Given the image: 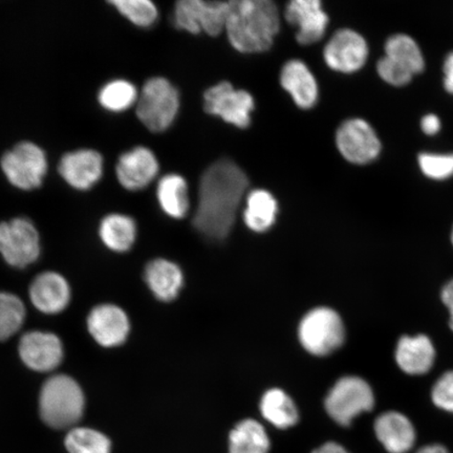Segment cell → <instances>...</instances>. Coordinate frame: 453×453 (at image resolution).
Here are the masks:
<instances>
[{
	"label": "cell",
	"mask_w": 453,
	"mask_h": 453,
	"mask_svg": "<svg viewBox=\"0 0 453 453\" xmlns=\"http://www.w3.org/2000/svg\"><path fill=\"white\" fill-rule=\"evenodd\" d=\"M249 187V179L234 162L219 160L203 173L195 228L211 241H223L234 228L236 213Z\"/></svg>",
	"instance_id": "cell-1"
},
{
	"label": "cell",
	"mask_w": 453,
	"mask_h": 453,
	"mask_svg": "<svg viewBox=\"0 0 453 453\" xmlns=\"http://www.w3.org/2000/svg\"><path fill=\"white\" fill-rule=\"evenodd\" d=\"M280 28L279 8L271 0H231L225 31L237 52H267Z\"/></svg>",
	"instance_id": "cell-2"
},
{
	"label": "cell",
	"mask_w": 453,
	"mask_h": 453,
	"mask_svg": "<svg viewBox=\"0 0 453 453\" xmlns=\"http://www.w3.org/2000/svg\"><path fill=\"white\" fill-rule=\"evenodd\" d=\"M85 398L81 385L66 375H56L45 381L39 395V411L50 427L65 429L81 420Z\"/></svg>",
	"instance_id": "cell-3"
},
{
	"label": "cell",
	"mask_w": 453,
	"mask_h": 453,
	"mask_svg": "<svg viewBox=\"0 0 453 453\" xmlns=\"http://www.w3.org/2000/svg\"><path fill=\"white\" fill-rule=\"evenodd\" d=\"M180 110L178 89L167 79H150L137 101V116L152 133L165 132L175 120Z\"/></svg>",
	"instance_id": "cell-4"
},
{
	"label": "cell",
	"mask_w": 453,
	"mask_h": 453,
	"mask_svg": "<svg viewBox=\"0 0 453 453\" xmlns=\"http://www.w3.org/2000/svg\"><path fill=\"white\" fill-rule=\"evenodd\" d=\"M298 337L310 354L330 355L344 342L345 330L342 317L330 308L311 310L300 322Z\"/></svg>",
	"instance_id": "cell-5"
},
{
	"label": "cell",
	"mask_w": 453,
	"mask_h": 453,
	"mask_svg": "<svg viewBox=\"0 0 453 453\" xmlns=\"http://www.w3.org/2000/svg\"><path fill=\"white\" fill-rule=\"evenodd\" d=\"M375 405L372 389L365 379L343 377L334 385L326 399V410L342 426H349L362 412L371 411Z\"/></svg>",
	"instance_id": "cell-6"
},
{
	"label": "cell",
	"mask_w": 453,
	"mask_h": 453,
	"mask_svg": "<svg viewBox=\"0 0 453 453\" xmlns=\"http://www.w3.org/2000/svg\"><path fill=\"white\" fill-rule=\"evenodd\" d=\"M3 173L16 188L33 190L41 187L48 172V158L41 147L21 142L2 157Z\"/></svg>",
	"instance_id": "cell-7"
},
{
	"label": "cell",
	"mask_w": 453,
	"mask_h": 453,
	"mask_svg": "<svg viewBox=\"0 0 453 453\" xmlns=\"http://www.w3.org/2000/svg\"><path fill=\"white\" fill-rule=\"evenodd\" d=\"M230 2L180 0L173 11V25L190 34L206 33L217 37L225 31Z\"/></svg>",
	"instance_id": "cell-8"
},
{
	"label": "cell",
	"mask_w": 453,
	"mask_h": 453,
	"mask_svg": "<svg viewBox=\"0 0 453 453\" xmlns=\"http://www.w3.org/2000/svg\"><path fill=\"white\" fill-rule=\"evenodd\" d=\"M0 254L10 265L26 268L41 255V239L30 219L17 218L0 223Z\"/></svg>",
	"instance_id": "cell-9"
},
{
	"label": "cell",
	"mask_w": 453,
	"mask_h": 453,
	"mask_svg": "<svg viewBox=\"0 0 453 453\" xmlns=\"http://www.w3.org/2000/svg\"><path fill=\"white\" fill-rule=\"evenodd\" d=\"M254 107L252 95L234 88L230 82H219L203 94V110L209 115L242 129L250 126Z\"/></svg>",
	"instance_id": "cell-10"
},
{
	"label": "cell",
	"mask_w": 453,
	"mask_h": 453,
	"mask_svg": "<svg viewBox=\"0 0 453 453\" xmlns=\"http://www.w3.org/2000/svg\"><path fill=\"white\" fill-rule=\"evenodd\" d=\"M336 145L342 156L355 165H366L380 156L382 144L375 129L364 119H349L339 127Z\"/></svg>",
	"instance_id": "cell-11"
},
{
	"label": "cell",
	"mask_w": 453,
	"mask_h": 453,
	"mask_svg": "<svg viewBox=\"0 0 453 453\" xmlns=\"http://www.w3.org/2000/svg\"><path fill=\"white\" fill-rule=\"evenodd\" d=\"M370 48L365 38L352 28H342L334 33L324 50V59L331 70L353 73L366 64Z\"/></svg>",
	"instance_id": "cell-12"
},
{
	"label": "cell",
	"mask_w": 453,
	"mask_h": 453,
	"mask_svg": "<svg viewBox=\"0 0 453 453\" xmlns=\"http://www.w3.org/2000/svg\"><path fill=\"white\" fill-rule=\"evenodd\" d=\"M19 356L32 371L49 372L55 370L64 360L65 349L61 340L53 333L31 331L19 342Z\"/></svg>",
	"instance_id": "cell-13"
},
{
	"label": "cell",
	"mask_w": 453,
	"mask_h": 453,
	"mask_svg": "<svg viewBox=\"0 0 453 453\" xmlns=\"http://www.w3.org/2000/svg\"><path fill=\"white\" fill-rule=\"evenodd\" d=\"M285 17L288 24L297 27L300 44L319 42L326 35L328 16L319 0H293L287 4Z\"/></svg>",
	"instance_id": "cell-14"
},
{
	"label": "cell",
	"mask_w": 453,
	"mask_h": 453,
	"mask_svg": "<svg viewBox=\"0 0 453 453\" xmlns=\"http://www.w3.org/2000/svg\"><path fill=\"white\" fill-rule=\"evenodd\" d=\"M88 328L96 342L104 348L119 347L126 342L130 325L128 317L115 304H100L90 311Z\"/></svg>",
	"instance_id": "cell-15"
},
{
	"label": "cell",
	"mask_w": 453,
	"mask_h": 453,
	"mask_svg": "<svg viewBox=\"0 0 453 453\" xmlns=\"http://www.w3.org/2000/svg\"><path fill=\"white\" fill-rule=\"evenodd\" d=\"M157 158L146 147L139 146L119 157L116 173L119 183L130 191L146 188L158 173Z\"/></svg>",
	"instance_id": "cell-16"
},
{
	"label": "cell",
	"mask_w": 453,
	"mask_h": 453,
	"mask_svg": "<svg viewBox=\"0 0 453 453\" xmlns=\"http://www.w3.org/2000/svg\"><path fill=\"white\" fill-rule=\"evenodd\" d=\"M58 172L73 188L88 190L104 174V157L93 150L67 152L61 158Z\"/></svg>",
	"instance_id": "cell-17"
},
{
	"label": "cell",
	"mask_w": 453,
	"mask_h": 453,
	"mask_svg": "<svg viewBox=\"0 0 453 453\" xmlns=\"http://www.w3.org/2000/svg\"><path fill=\"white\" fill-rule=\"evenodd\" d=\"M71 288L64 276L56 272L39 274L30 287L34 307L48 315L59 314L71 302Z\"/></svg>",
	"instance_id": "cell-18"
},
{
	"label": "cell",
	"mask_w": 453,
	"mask_h": 453,
	"mask_svg": "<svg viewBox=\"0 0 453 453\" xmlns=\"http://www.w3.org/2000/svg\"><path fill=\"white\" fill-rule=\"evenodd\" d=\"M280 84L302 110H311L319 97V83L304 62L290 60L283 65Z\"/></svg>",
	"instance_id": "cell-19"
},
{
	"label": "cell",
	"mask_w": 453,
	"mask_h": 453,
	"mask_svg": "<svg viewBox=\"0 0 453 453\" xmlns=\"http://www.w3.org/2000/svg\"><path fill=\"white\" fill-rule=\"evenodd\" d=\"M395 356L402 371L412 376L424 375L432 370L435 349L427 336H403L396 344Z\"/></svg>",
	"instance_id": "cell-20"
},
{
	"label": "cell",
	"mask_w": 453,
	"mask_h": 453,
	"mask_svg": "<svg viewBox=\"0 0 453 453\" xmlns=\"http://www.w3.org/2000/svg\"><path fill=\"white\" fill-rule=\"evenodd\" d=\"M375 433L379 441L389 453H406L416 441L415 428L404 415L388 411L377 418Z\"/></svg>",
	"instance_id": "cell-21"
},
{
	"label": "cell",
	"mask_w": 453,
	"mask_h": 453,
	"mask_svg": "<svg viewBox=\"0 0 453 453\" xmlns=\"http://www.w3.org/2000/svg\"><path fill=\"white\" fill-rule=\"evenodd\" d=\"M145 281L157 299L172 302L183 286V273L174 263L156 259L145 269Z\"/></svg>",
	"instance_id": "cell-22"
},
{
	"label": "cell",
	"mask_w": 453,
	"mask_h": 453,
	"mask_svg": "<svg viewBox=\"0 0 453 453\" xmlns=\"http://www.w3.org/2000/svg\"><path fill=\"white\" fill-rule=\"evenodd\" d=\"M188 184L182 175H164L157 187V196L162 211L168 217L180 219L189 211Z\"/></svg>",
	"instance_id": "cell-23"
},
{
	"label": "cell",
	"mask_w": 453,
	"mask_h": 453,
	"mask_svg": "<svg viewBox=\"0 0 453 453\" xmlns=\"http://www.w3.org/2000/svg\"><path fill=\"white\" fill-rule=\"evenodd\" d=\"M279 203L271 192L255 189L249 192L243 219L249 229L262 234L268 231L276 222Z\"/></svg>",
	"instance_id": "cell-24"
},
{
	"label": "cell",
	"mask_w": 453,
	"mask_h": 453,
	"mask_svg": "<svg viewBox=\"0 0 453 453\" xmlns=\"http://www.w3.org/2000/svg\"><path fill=\"white\" fill-rule=\"evenodd\" d=\"M99 235L104 245L115 252H127L137 236V226L127 215H107L100 224Z\"/></svg>",
	"instance_id": "cell-25"
},
{
	"label": "cell",
	"mask_w": 453,
	"mask_h": 453,
	"mask_svg": "<svg viewBox=\"0 0 453 453\" xmlns=\"http://www.w3.org/2000/svg\"><path fill=\"white\" fill-rule=\"evenodd\" d=\"M260 411L265 420L275 427L287 429L298 422V410L294 401L283 390H268L260 402Z\"/></svg>",
	"instance_id": "cell-26"
},
{
	"label": "cell",
	"mask_w": 453,
	"mask_h": 453,
	"mask_svg": "<svg viewBox=\"0 0 453 453\" xmlns=\"http://www.w3.org/2000/svg\"><path fill=\"white\" fill-rule=\"evenodd\" d=\"M270 440L262 424L248 418L237 424L229 438L230 453H268Z\"/></svg>",
	"instance_id": "cell-27"
},
{
	"label": "cell",
	"mask_w": 453,
	"mask_h": 453,
	"mask_svg": "<svg viewBox=\"0 0 453 453\" xmlns=\"http://www.w3.org/2000/svg\"><path fill=\"white\" fill-rule=\"evenodd\" d=\"M385 56L398 62L410 70L413 75L421 73L425 69L422 50L415 39L406 34H395L385 42Z\"/></svg>",
	"instance_id": "cell-28"
},
{
	"label": "cell",
	"mask_w": 453,
	"mask_h": 453,
	"mask_svg": "<svg viewBox=\"0 0 453 453\" xmlns=\"http://www.w3.org/2000/svg\"><path fill=\"white\" fill-rule=\"evenodd\" d=\"M138 98V90L134 85L122 79L106 83L98 96L100 105L112 112L129 110L137 104Z\"/></svg>",
	"instance_id": "cell-29"
},
{
	"label": "cell",
	"mask_w": 453,
	"mask_h": 453,
	"mask_svg": "<svg viewBox=\"0 0 453 453\" xmlns=\"http://www.w3.org/2000/svg\"><path fill=\"white\" fill-rule=\"evenodd\" d=\"M26 308L19 297L12 293L0 292V342L19 332L26 320Z\"/></svg>",
	"instance_id": "cell-30"
},
{
	"label": "cell",
	"mask_w": 453,
	"mask_h": 453,
	"mask_svg": "<svg viewBox=\"0 0 453 453\" xmlns=\"http://www.w3.org/2000/svg\"><path fill=\"white\" fill-rule=\"evenodd\" d=\"M65 445L70 453H111V441L92 428L76 427L67 434Z\"/></svg>",
	"instance_id": "cell-31"
},
{
	"label": "cell",
	"mask_w": 453,
	"mask_h": 453,
	"mask_svg": "<svg viewBox=\"0 0 453 453\" xmlns=\"http://www.w3.org/2000/svg\"><path fill=\"white\" fill-rule=\"evenodd\" d=\"M111 4L140 27H150L157 20V8L150 0H111Z\"/></svg>",
	"instance_id": "cell-32"
},
{
	"label": "cell",
	"mask_w": 453,
	"mask_h": 453,
	"mask_svg": "<svg viewBox=\"0 0 453 453\" xmlns=\"http://www.w3.org/2000/svg\"><path fill=\"white\" fill-rule=\"evenodd\" d=\"M425 177L434 180H444L453 177V154H430L423 152L418 157Z\"/></svg>",
	"instance_id": "cell-33"
},
{
	"label": "cell",
	"mask_w": 453,
	"mask_h": 453,
	"mask_svg": "<svg viewBox=\"0 0 453 453\" xmlns=\"http://www.w3.org/2000/svg\"><path fill=\"white\" fill-rule=\"evenodd\" d=\"M377 73L384 82L395 88L405 87L411 81L413 73L406 67L384 56L377 64Z\"/></svg>",
	"instance_id": "cell-34"
},
{
	"label": "cell",
	"mask_w": 453,
	"mask_h": 453,
	"mask_svg": "<svg viewBox=\"0 0 453 453\" xmlns=\"http://www.w3.org/2000/svg\"><path fill=\"white\" fill-rule=\"evenodd\" d=\"M432 398L439 409L453 413V371L445 372L434 384Z\"/></svg>",
	"instance_id": "cell-35"
},
{
	"label": "cell",
	"mask_w": 453,
	"mask_h": 453,
	"mask_svg": "<svg viewBox=\"0 0 453 453\" xmlns=\"http://www.w3.org/2000/svg\"><path fill=\"white\" fill-rule=\"evenodd\" d=\"M441 120L437 115L429 113V115L424 116L421 120V129L425 134L434 135L439 134L441 130Z\"/></svg>",
	"instance_id": "cell-36"
},
{
	"label": "cell",
	"mask_w": 453,
	"mask_h": 453,
	"mask_svg": "<svg viewBox=\"0 0 453 453\" xmlns=\"http://www.w3.org/2000/svg\"><path fill=\"white\" fill-rule=\"evenodd\" d=\"M444 88L447 93L453 95V52L447 55L444 65Z\"/></svg>",
	"instance_id": "cell-37"
},
{
	"label": "cell",
	"mask_w": 453,
	"mask_h": 453,
	"mask_svg": "<svg viewBox=\"0 0 453 453\" xmlns=\"http://www.w3.org/2000/svg\"><path fill=\"white\" fill-rule=\"evenodd\" d=\"M441 296L447 309H449V314H453V280L443 288Z\"/></svg>",
	"instance_id": "cell-38"
},
{
	"label": "cell",
	"mask_w": 453,
	"mask_h": 453,
	"mask_svg": "<svg viewBox=\"0 0 453 453\" xmlns=\"http://www.w3.org/2000/svg\"><path fill=\"white\" fill-rule=\"evenodd\" d=\"M313 453H349L342 445L337 443H326L319 447Z\"/></svg>",
	"instance_id": "cell-39"
},
{
	"label": "cell",
	"mask_w": 453,
	"mask_h": 453,
	"mask_svg": "<svg viewBox=\"0 0 453 453\" xmlns=\"http://www.w3.org/2000/svg\"><path fill=\"white\" fill-rule=\"evenodd\" d=\"M418 453H449V451H447L443 446L430 445L423 447V449L418 450Z\"/></svg>",
	"instance_id": "cell-40"
},
{
	"label": "cell",
	"mask_w": 453,
	"mask_h": 453,
	"mask_svg": "<svg viewBox=\"0 0 453 453\" xmlns=\"http://www.w3.org/2000/svg\"><path fill=\"white\" fill-rule=\"evenodd\" d=\"M449 326H450L451 330L453 331V314L450 315Z\"/></svg>",
	"instance_id": "cell-41"
},
{
	"label": "cell",
	"mask_w": 453,
	"mask_h": 453,
	"mask_svg": "<svg viewBox=\"0 0 453 453\" xmlns=\"http://www.w3.org/2000/svg\"><path fill=\"white\" fill-rule=\"evenodd\" d=\"M451 242H452V245H453V230H452V234H451Z\"/></svg>",
	"instance_id": "cell-42"
}]
</instances>
